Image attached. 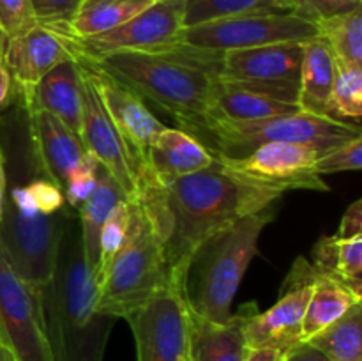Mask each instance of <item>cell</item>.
<instances>
[{"instance_id": "obj_37", "label": "cell", "mask_w": 362, "mask_h": 361, "mask_svg": "<svg viewBox=\"0 0 362 361\" xmlns=\"http://www.w3.org/2000/svg\"><path fill=\"white\" fill-rule=\"evenodd\" d=\"M315 20L350 13L362 7V0H304Z\"/></svg>"}, {"instance_id": "obj_22", "label": "cell", "mask_w": 362, "mask_h": 361, "mask_svg": "<svg viewBox=\"0 0 362 361\" xmlns=\"http://www.w3.org/2000/svg\"><path fill=\"white\" fill-rule=\"evenodd\" d=\"M257 303L243 304L228 322L216 324L205 319L189 317V356L193 361H244L247 353L244 324Z\"/></svg>"}, {"instance_id": "obj_34", "label": "cell", "mask_w": 362, "mask_h": 361, "mask_svg": "<svg viewBox=\"0 0 362 361\" xmlns=\"http://www.w3.org/2000/svg\"><path fill=\"white\" fill-rule=\"evenodd\" d=\"M362 166V137L354 138V140L345 142L341 145L329 149L322 152L320 158L317 159L318 176L336 172H349V170H361Z\"/></svg>"}, {"instance_id": "obj_32", "label": "cell", "mask_w": 362, "mask_h": 361, "mask_svg": "<svg viewBox=\"0 0 362 361\" xmlns=\"http://www.w3.org/2000/svg\"><path fill=\"white\" fill-rule=\"evenodd\" d=\"M129 222H131V205L129 198L120 202L110 218L101 229V236H99V269L95 275V283H101L103 275L108 269L110 262L113 260L119 250L122 248L124 241H126L127 232H129Z\"/></svg>"}, {"instance_id": "obj_6", "label": "cell", "mask_w": 362, "mask_h": 361, "mask_svg": "<svg viewBox=\"0 0 362 361\" xmlns=\"http://www.w3.org/2000/svg\"><path fill=\"white\" fill-rule=\"evenodd\" d=\"M129 232L103 275L95 301L98 311L115 319H126L159 292L173 287L161 237L134 198H129Z\"/></svg>"}, {"instance_id": "obj_35", "label": "cell", "mask_w": 362, "mask_h": 361, "mask_svg": "<svg viewBox=\"0 0 362 361\" xmlns=\"http://www.w3.org/2000/svg\"><path fill=\"white\" fill-rule=\"evenodd\" d=\"M81 0H30L35 21L45 27L64 25L76 13Z\"/></svg>"}, {"instance_id": "obj_36", "label": "cell", "mask_w": 362, "mask_h": 361, "mask_svg": "<svg viewBox=\"0 0 362 361\" xmlns=\"http://www.w3.org/2000/svg\"><path fill=\"white\" fill-rule=\"evenodd\" d=\"M37 23L30 0H0V25L9 38Z\"/></svg>"}, {"instance_id": "obj_31", "label": "cell", "mask_w": 362, "mask_h": 361, "mask_svg": "<svg viewBox=\"0 0 362 361\" xmlns=\"http://www.w3.org/2000/svg\"><path fill=\"white\" fill-rule=\"evenodd\" d=\"M338 62V60H336ZM332 117L338 120L361 119L362 115V66L338 62L331 94Z\"/></svg>"}, {"instance_id": "obj_16", "label": "cell", "mask_w": 362, "mask_h": 361, "mask_svg": "<svg viewBox=\"0 0 362 361\" xmlns=\"http://www.w3.org/2000/svg\"><path fill=\"white\" fill-rule=\"evenodd\" d=\"M81 78H83V105H81L80 140L83 142L88 154L98 159L99 165L105 166L115 177L127 198H131L136 191V168L133 159L92 85L83 74Z\"/></svg>"}, {"instance_id": "obj_13", "label": "cell", "mask_w": 362, "mask_h": 361, "mask_svg": "<svg viewBox=\"0 0 362 361\" xmlns=\"http://www.w3.org/2000/svg\"><path fill=\"white\" fill-rule=\"evenodd\" d=\"M138 361H182L189 353V317L175 287H168L126 317Z\"/></svg>"}, {"instance_id": "obj_15", "label": "cell", "mask_w": 362, "mask_h": 361, "mask_svg": "<svg viewBox=\"0 0 362 361\" xmlns=\"http://www.w3.org/2000/svg\"><path fill=\"white\" fill-rule=\"evenodd\" d=\"M296 112H300L299 85L219 78L207 120L250 122Z\"/></svg>"}, {"instance_id": "obj_21", "label": "cell", "mask_w": 362, "mask_h": 361, "mask_svg": "<svg viewBox=\"0 0 362 361\" xmlns=\"http://www.w3.org/2000/svg\"><path fill=\"white\" fill-rule=\"evenodd\" d=\"M23 105L30 112L42 110V112L52 113L80 137L83 78H81L76 60H64L57 64L52 71H48L35 85L30 99Z\"/></svg>"}, {"instance_id": "obj_26", "label": "cell", "mask_w": 362, "mask_h": 361, "mask_svg": "<svg viewBox=\"0 0 362 361\" xmlns=\"http://www.w3.org/2000/svg\"><path fill=\"white\" fill-rule=\"evenodd\" d=\"M154 2L158 0H81L67 23L48 28L66 38H90L126 23Z\"/></svg>"}, {"instance_id": "obj_29", "label": "cell", "mask_w": 362, "mask_h": 361, "mask_svg": "<svg viewBox=\"0 0 362 361\" xmlns=\"http://www.w3.org/2000/svg\"><path fill=\"white\" fill-rule=\"evenodd\" d=\"M308 342L329 361H362V303Z\"/></svg>"}, {"instance_id": "obj_30", "label": "cell", "mask_w": 362, "mask_h": 361, "mask_svg": "<svg viewBox=\"0 0 362 361\" xmlns=\"http://www.w3.org/2000/svg\"><path fill=\"white\" fill-rule=\"evenodd\" d=\"M318 35L331 46L338 62L362 66V7L317 20Z\"/></svg>"}, {"instance_id": "obj_39", "label": "cell", "mask_w": 362, "mask_h": 361, "mask_svg": "<svg viewBox=\"0 0 362 361\" xmlns=\"http://www.w3.org/2000/svg\"><path fill=\"white\" fill-rule=\"evenodd\" d=\"M14 98H16V87H14L13 76L2 59L0 60V115L13 105Z\"/></svg>"}, {"instance_id": "obj_11", "label": "cell", "mask_w": 362, "mask_h": 361, "mask_svg": "<svg viewBox=\"0 0 362 361\" xmlns=\"http://www.w3.org/2000/svg\"><path fill=\"white\" fill-rule=\"evenodd\" d=\"M73 59L80 66L81 74L87 78L88 84L95 91L103 108L106 110L110 120L126 144L138 177L141 166L145 165L148 147L154 138L161 133L165 124L152 113L144 99L138 98L119 80L110 76L98 64L81 59V57H73Z\"/></svg>"}, {"instance_id": "obj_10", "label": "cell", "mask_w": 362, "mask_h": 361, "mask_svg": "<svg viewBox=\"0 0 362 361\" xmlns=\"http://www.w3.org/2000/svg\"><path fill=\"white\" fill-rule=\"evenodd\" d=\"M0 338L18 361H53L41 294L0 251Z\"/></svg>"}, {"instance_id": "obj_40", "label": "cell", "mask_w": 362, "mask_h": 361, "mask_svg": "<svg viewBox=\"0 0 362 361\" xmlns=\"http://www.w3.org/2000/svg\"><path fill=\"white\" fill-rule=\"evenodd\" d=\"M283 361H329L317 347L310 342H299L285 354Z\"/></svg>"}, {"instance_id": "obj_23", "label": "cell", "mask_w": 362, "mask_h": 361, "mask_svg": "<svg viewBox=\"0 0 362 361\" xmlns=\"http://www.w3.org/2000/svg\"><path fill=\"white\" fill-rule=\"evenodd\" d=\"M336 71L338 62L324 38L317 35L304 42L299 76V108L303 112L332 117L331 94Z\"/></svg>"}, {"instance_id": "obj_33", "label": "cell", "mask_w": 362, "mask_h": 361, "mask_svg": "<svg viewBox=\"0 0 362 361\" xmlns=\"http://www.w3.org/2000/svg\"><path fill=\"white\" fill-rule=\"evenodd\" d=\"M98 159L92 158L90 154H87L69 173H67L62 193L64 198H66V204L69 205L71 209L78 211V207L83 204L85 198L92 193V190L95 188V183H98Z\"/></svg>"}, {"instance_id": "obj_38", "label": "cell", "mask_w": 362, "mask_h": 361, "mask_svg": "<svg viewBox=\"0 0 362 361\" xmlns=\"http://www.w3.org/2000/svg\"><path fill=\"white\" fill-rule=\"evenodd\" d=\"M362 234V198H357L356 202L349 205V209L343 214L339 230L336 236L339 237H352Z\"/></svg>"}, {"instance_id": "obj_25", "label": "cell", "mask_w": 362, "mask_h": 361, "mask_svg": "<svg viewBox=\"0 0 362 361\" xmlns=\"http://www.w3.org/2000/svg\"><path fill=\"white\" fill-rule=\"evenodd\" d=\"M126 198L127 195L124 193L115 177L105 166L99 165L95 188L76 211L78 219H80L85 258H87V264L94 278L99 269V236H101V229L113 212V209Z\"/></svg>"}, {"instance_id": "obj_2", "label": "cell", "mask_w": 362, "mask_h": 361, "mask_svg": "<svg viewBox=\"0 0 362 361\" xmlns=\"http://www.w3.org/2000/svg\"><path fill=\"white\" fill-rule=\"evenodd\" d=\"M0 159L6 173L4 211L0 218V251L37 290L48 283L60 236L74 209L46 216L35 209L27 179L45 172L35 152L28 108L14 99L0 115Z\"/></svg>"}, {"instance_id": "obj_27", "label": "cell", "mask_w": 362, "mask_h": 361, "mask_svg": "<svg viewBox=\"0 0 362 361\" xmlns=\"http://www.w3.org/2000/svg\"><path fill=\"white\" fill-rule=\"evenodd\" d=\"M184 27L246 13H292L315 20L304 0H184ZM317 21V20H315Z\"/></svg>"}, {"instance_id": "obj_12", "label": "cell", "mask_w": 362, "mask_h": 361, "mask_svg": "<svg viewBox=\"0 0 362 361\" xmlns=\"http://www.w3.org/2000/svg\"><path fill=\"white\" fill-rule=\"evenodd\" d=\"M315 268L310 260L299 257L292 265L281 287V297L267 311L253 310L244 324L247 349L276 347L290 350L300 340L303 319L313 292Z\"/></svg>"}, {"instance_id": "obj_18", "label": "cell", "mask_w": 362, "mask_h": 361, "mask_svg": "<svg viewBox=\"0 0 362 361\" xmlns=\"http://www.w3.org/2000/svg\"><path fill=\"white\" fill-rule=\"evenodd\" d=\"M304 42L288 41L223 52L221 78L299 85Z\"/></svg>"}, {"instance_id": "obj_19", "label": "cell", "mask_w": 362, "mask_h": 361, "mask_svg": "<svg viewBox=\"0 0 362 361\" xmlns=\"http://www.w3.org/2000/svg\"><path fill=\"white\" fill-rule=\"evenodd\" d=\"M214 159L216 156L193 134L180 127L165 126L148 147L140 173H147L158 183H172L209 168Z\"/></svg>"}, {"instance_id": "obj_4", "label": "cell", "mask_w": 362, "mask_h": 361, "mask_svg": "<svg viewBox=\"0 0 362 361\" xmlns=\"http://www.w3.org/2000/svg\"><path fill=\"white\" fill-rule=\"evenodd\" d=\"M53 361H103L119 319L98 311V283L85 258L78 214L60 236L48 283L39 290Z\"/></svg>"}, {"instance_id": "obj_43", "label": "cell", "mask_w": 362, "mask_h": 361, "mask_svg": "<svg viewBox=\"0 0 362 361\" xmlns=\"http://www.w3.org/2000/svg\"><path fill=\"white\" fill-rule=\"evenodd\" d=\"M0 361H18L16 356L13 354V350L4 343L2 338H0Z\"/></svg>"}, {"instance_id": "obj_44", "label": "cell", "mask_w": 362, "mask_h": 361, "mask_svg": "<svg viewBox=\"0 0 362 361\" xmlns=\"http://www.w3.org/2000/svg\"><path fill=\"white\" fill-rule=\"evenodd\" d=\"M7 41H9V35H7V32L4 30L2 25H0V60L4 59V52H6Z\"/></svg>"}, {"instance_id": "obj_17", "label": "cell", "mask_w": 362, "mask_h": 361, "mask_svg": "<svg viewBox=\"0 0 362 361\" xmlns=\"http://www.w3.org/2000/svg\"><path fill=\"white\" fill-rule=\"evenodd\" d=\"M69 59L73 55L62 38L39 23L9 38L4 52V62L16 87V98L23 103L30 99L35 85L48 71Z\"/></svg>"}, {"instance_id": "obj_7", "label": "cell", "mask_w": 362, "mask_h": 361, "mask_svg": "<svg viewBox=\"0 0 362 361\" xmlns=\"http://www.w3.org/2000/svg\"><path fill=\"white\" fill-rule=\"evenodd\" d=\"M191 134L209 151L223 158H244L269 142L306 144L325 152L336 145L362 137L359 124L315 115L303 110L250 122L207 120L191 131Z\"/></svg>"}, {"instance_id": "obj_28", "label": "cell", "mask_w": 362, "mask_h": 361, "mask_svg": "<svg viewBox=\"0 0 362 361\" xmlns=\"http://www.w3.org/2000/svg\"><path fill=\"white\" fill-rule=\"evenodd\" d=\"M311 265L318 273L334 276L362 290V234L320 237L311 250Z\"/></svg>"}, {"instance_id": "obj_9", "label": "cell", "mask_w": 362, "mask_h": 361, "mask_svg": "<svg viewBox=\"0 0 362 361\" xmlns=\"http://www.w3.org/2000/svg\"><path fill=\"white\" fill-rule=\"evenodd\" d=\"M184 0H158L129 21L108 32L81 39L66 35L60 38L66 42L71 55L88 60L103 59L117 52L151 50L172 45L179 39L184 28Z\"/></svg>"}, {"instance_id": "obj_45", "label": "cell", "mask_w": 362, "mask_h": 361, "mask_svg": "<svg viewBox=\"0 0 362 361\" xmlns=\"http://www.w3.org/2000/svg\"><path fill=\"white\" fill-rule=\"evenodd\" d=\"M182 361H193V357H191V356H189V353H187V356H186V357H184V360H182Z\"/></svg>"}, {"instance_id": "obj_20", "label": "cell", "mask_w": 362, "mask_h": 361, "mask_svg": "<svg viewBox=\"0 0 362 361\" xmlns=\"http://www.w3.org/2000/svg\"><path fill=\"white\" fill-rule=\"evenodd\" d=\"M30 130L35 152L46 176L64 188L66 177L88 154L83 142L62 120L42 110L30 112Z\"/></svg>"}, {"instance_id": "obj_14", "label": "cell", "mask_w": 362, "mask_h": 361, "mask_svg": "<svg viewBox=\"0 0 362 361\" xmlns=\"http://www.w3.org/2000/svg\"><path fill=\"white\" fill-rule=\"evenodd\" d=\"M214 154V152H212ZM322 151L306 144L293 142H269L255 149L244 158H223L216 154L225 165L262 183L276 184L288 190L329 191L315 165Z\"/></svg>"}, {"instance_id": "obj_1", "label": "cell", "mask_w": 362, "mask_h": 361, "mask_svg": "<svg viewBox=\"0 0 362 361\" xmlns=\"http://www.w3.org/2000/svg\"><path fill=\"white\" fill-rule=\"evenodd\" d=\"M285 191L230 168L216 156L209 168L172 183L140 173L131 198L144 207L161 237L175 287L184 260L200 241L244 216L272 207Z\"/></svg>"}, {"instance_id": "obj_3", "label": "cell", "mask_w": 362, "mask_h": 361, "mask_svg": "<svg viewBox=\"0 0 362 361\" xmlns=\"http://www.w3.org/2000/svg\"><path fill=\"white\" fill-rule=\"evenodd\" d=\"M221 57L223 52L175 41L151 50L110 53L92 62L191 133L207 120L221 78Z\"/></svg>"}, {"instance_id": "obj_24", "label": "cell", "mask_w": 362, "mask_h": 361, "mask_svg": "<svg viewBox=\"0 0 362 361\" xmlns=\"http://www.w3.org/2000/svg\"><path fill=\"white\" fill-rule=\"evenodd\" d=\"M361 292L362 290L354 289L343 280L324 275L315 269L313 292H311L303 319L300 340L308 342L315 335L339 321L350 308L362 303Z\"/></svg>"}, {"instance_id": "obj_5", "label": "cell", "mask_w": 362, "mask_h": 361, "mask_svg": "<svg viewBox=\"0 0 362 361\" xmlns=\"http://www.w3.org/2000/svg\"><path fill=\"white\" fill-rule=\"evenodd\" d=\"M276 216V205L244 216L193 248L184 260L175 287L186 310L209 322L232 319V304L240 282L258 251V239Z\"/></svg>"}, {"instance_id": "obj_41", "label": "cell", "mask_w": 362, "mask_h": 361, "mask_svg": "<svg viewBox=\"0 0 362 361\" xmlns=\"http://www.w3.org/2000/svg\"><path fill=\"white\" fill-rule=\"evenodd\" d=\"M288 350L276 349V347H257V349H247L244 361H283Z\"/></svg>"}, {"instance_id": "obj_8", "label": "cell", "mask_w": 362, "mask_h": 361, "mask_svg": "<svg viewBox=\"0 0 362 361\" xmlns=\"http://www.w3.org/2000/svg\"><path fill=\"white\" fill-rule=\"evenodd\" d=\"M317 35V21L300 14L246 13L184 27L177 41L197 48L230 52L274 42H306Z\"/></svg>"}, {"instance_id": "obj_42", "label": "cell", "mask_w": 362, "mask_h": 361, "mask_svg": "<svg viewBox=\"0 0 362 361\" xmlns=\"http://www.w3.org/2000/svg\"><path fill=\"white\" fill-rule=\"evenodd\" d=\"M4 193H6V173H4V165L0 159V218L4 211Z\"/></svg>"}]
</instances>
